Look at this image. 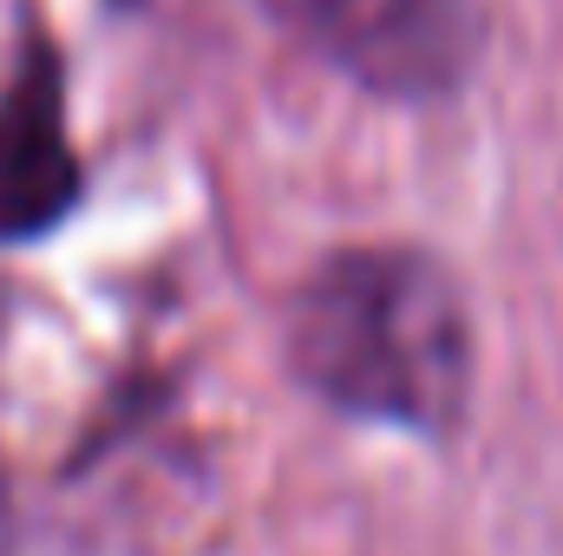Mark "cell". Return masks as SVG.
Instances as JSON below:
<instances>
[{"label": "cell", "instance_id": "1", "mask_svg": "<svg viewBox=\"0 0 563 556\" xmlns=\"http://www.w3.org/2000/svg\"><path fill=\"white\" fill-rule=\"evenodd\" d=\"M288 374L334 413L452 438L472 407V308L459 276L407 243L321 256L288 294Z\"/></svg>", "mask_w": 563, "mask_h": 556}, {"label": "cell", "instance_id": "2", "mask_svg": "<svg viewBox=\"0 0 563 556\" xmlns=\"http://www.w3.org/2000/svg\"><path fill=\"white\" fill-rule=\"evenodd\" d=\"M354 86L432 99L465 66V0H269Z\"/></svg>", "mask_w": 563, "mask_h": 556}, {"label": "cell", "instance_id": "3", "mask_svg": "<svg viewBox=\"0 0 563 556\" xmlns=\"http://www.w3.org/2000/svg\"><path fill=\"white\" fill-rule=\"evenodd\" d=\"M86 197L79 144L66 119V66L33 40L0 86V243L53 236Z\"/></svg>", "mask_w": 563, "mask_h": 556}]
</instances>
